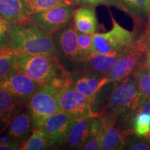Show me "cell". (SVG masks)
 I'll list each match as a JSON object with an SVG mask.
<instances>
[{
  "instance_id": "obj_17",
  "label": "cell",
  "mask_w": 150,
  "mask_h": 150,
  "mask_svg": "<svg viewBox=\"0 0 150 150\" xmlns=\"http://www.w3.org/2000/svg\"><path fill=\"white\" fill-rule=\"evenodd\" d=\"M27 106L22 99L13 94L0 89V123L9 125L13 118Z\"/></svg>"
},
{
  "instance_id": "obj_25",
  "label": "cell",
  "mask_w": 150,
  "mask_h": 150,
  "mask_svg": "<svg viewBox=\"0 0 150 150\" xmlns=\"http://www.w3.org/2000/svg\"><path fill=\"white\" fill-rule=\"evenodd\" d=\"M101 118L100 116L93 117L91 124L90 136L86 143L82 147V150H98L100 149L99 136H100Z\"/></svg>"
},
{
  "instance_id": "obj_26",
  "label": "cell",
  "mask_w": 150,
  "mask_h": 150,
  "mask_svg": "<svg viewBox=\"0 0 150 150\" xmlns=\"http://www.w3.org/2000/svg\"><path fill=\"white\" fill-rule=\"evenodd\" d=\"M132 119L133 131L140 136L147 134L150 129V115L135 111Z\"/></svg>"
},
{
  "instance_id": "obj_19",
  "label": "cell",
  "mask_w": 150,
  "mask_h": 150,
  "mask_svg": "<svg viewBox=\"0 0 150 150\" xmlns=\"http://www.w3.org/2000/svg\"><path fill=\"white\" fill-rule=\"evenodd\" d=\"M32 131L31 117L27 106H26L9 124L7 133L10 139L22 142L29 137Z\"/></svg>"
},
{
  "instance_id": "obj_36",
  "label": "cell",
  "mask_w": 150,
  "mask_h": 150,
  "mask_svg": "<svg viewBox=\"0 0 150 150\" xmlns=\"http://www.w3.org/2000/svg\"><path fill=\"white\" fill-rule=\"evenodd\" d=\"M70 2H71L72 4H76V0H68Z\"/></svg>"
},
{
  "instance_id": "obj_8",
  "label": "cell",
  "mask_w": 150,
  "mask_h": 150,
  "mask_svg": "<svg viewBox=\"0 0 150 150\" xmlns=\"http://www.w3.org/2000/svg\"><path fill=\"white\" fill-rule=\"evenodd\" d=\"M74 4L60 5L30 16L29 20L47 34L53 35L72 21Z\"/></svg>"
},
{
  "instance_id": "obj_30",
  "label": "cell",
  "mask_w": 150,
  "mask_h": 150,
  "mask_svg": "<svg viewBox=\"0 0 150 150\" xmlns=\"http://www.w3.org/2000/svg\"><path fill=\"white\" fill-rule=\"evenodd\" d=\"M11 24L0 16V53L6 50Z\"/></svg>"
},
{
  "instance_id": "obj_33",
  "label": "cell",
  "mask_w": 150,
  "mask_h": 150,
  "mask_svg": "<svg viewBox=\"0 0 150 150\" xmlns=\"http://www.w3.org/2000/svg\"><path fill=\"white\" fill-rule=\"evenodd\" d=\"M142 40L145 42L146 47L147 49V53L150 52V10H149V17H148V23L147 27H146L145 33L142 36H141Z\"/></svg>"
},
{
  "instance_id": "obj_11",
  "label": "cell",
  "mask_w": 150,
  "mask_h": 150,
  "mask_svg": "<svg viewBox=\"0 0 150 150\" xmlns=\"http://www.w3.org/2000/svg\"><path fill=\"white\" fill-rule=\"evenodd\" d=\"M70 76L74 88L89 99L92 106L99 92L110 83L106 75L93 74L82 70L70 72Z\"/></svg>"
},
{
  "instance_id": "obj_31",
  "label": "cell",
  "mask_w": 150,
  "mask_h": 150,
  "mask_svg": "<svg viewBox=\"0 0 150 150\" xmlns=\"http://www.w3.org/2000/svg\"><path fill=\"white\" fill-rule=\"evenodd\" d=\"M22 142L9 139V140H0V150L18 149Z\"/></svg>"
},
{
  "instance_id": "obj_28",
  "label": "cell",
  "mask_w": 150,
  "mask_h": 150,
  "mask_svg": "<svg viewBox=\"0 0 150 150\" xmlns=\"http://www.w3.org/2000/svg\"><path fill=\"white\" fill-rule=\"evenodd\" d=\"M125 131V144L124 149L131 150H148L150 149V146L147 142L140 138L133 130Z\"/></svg>"
},
{
  "instance_id": "obj_24",
  "label": "cell",
  "mask_w": 150,
  "mask_h": 150,
  "mask_svg": "<svg viewBox=\"0 0 150 150\" xmlns=\"http://www.w3.org/2000/svg\"><path fill=\"white\" fill-rule=\"evenodd\" d=\"M24 1L30 16L57 6L72 4L68 0H24Z\"/></svg>"
},
{
  "instance_id": "obj_16",
  "label": "cell",
  "mask_w": 150,
  "mask_h": 150,
  "mask_svg": "<svg viewBox=\"0 0 150 150\" xmlns=\"http://www.w3.org/2000/svg\"><path fill=\"white\" fill-rule=\"evenodd\" d=\"M72 23L79 32L94 34L98 29L95 6L81 5L76 7L72 13Z\"/></svg>"
},
{
  "instance_id": "obj_6",
  "label": "cell",
  "mask_w": 150,
  "mask_h": 150,
  "mask_svg": "<svg viewBox=\"0 0 150 150\" xmlns=\"http://www.w3.org/2000/svg\"><path fill=\"white\" fill-rule=\"evenodd\" d=\"M147 49L143 40L135 39L130 46L125 49L112 69L106 74L110 82L121 81L134 72L137 66L146 59Z\"/></svg>"
},
{
  "instance_id": "obj_7",
  "label": "cell",
  "mask_w": 150,
  "mask_h": 150,
  "mask_svg": "<svg viewBox=\"0 0 150 150\" xmlns=\"http://www.w3.org/2000/svg\"><path fill=\"white\" fill-rule=\"evenodd\" d=\"M56 89L61 111L67 114L73 121L99 116L94 112L89 99L73 85Z\"/></svg>"
},
{
  "instance_id": "obj_9",
  "label": "cell",
  "mask_w": 150,
  "mask_h": 150,
  "mask_svg": "<svg viewBox=\"0 0 150 150\" xmlns=\"http://www.w3.org/2000/svg\"><path fill=\"white\" fill-rule=\"evenodd\" d=\"M56 47V56L60 63H75L78 54L77 31L72 21L52 35Z\"/></svg>"
},
{
  "instance_id": "obj_18",
  "label": "cell",
  "mask_w": 150,
  "mask_h": 150,
  "mask_svg": "<svg viewBox=\"0 0 150 150\" xmlns=\"http://www.w3.org/2000/svg\"><path fill=\"white\" fill-rule=\"evenodd\" d=\"M0 16L10 24H21L30 20L24 0H0Z\"/></svg>"
},
{
  "instance_id": "obj_4",
  "label": "cell",
  "mask_w": 150,
  "mask_h": 150,
  "mask_svg": "<svg viewBox=\"0 0 150 150\" xmlns=\"http://www.w3.org/2000/svg\"><path fill=\"white\" fill-rule=\"evenodd\" d=\"M27 108L31 117L33 130L41 127L49 117L61 110L57 89L51 85H42L30 99Z\"/></svg>"
},
{
  "instance_id": "obj_34",
  "label": "cell",
  "mask_w": 150,
  "mask_h": 150,
  "mask_svg": "<svg viewBox=\"0 0 150 150\" xmlns=\"http://www.w3.org/2000/svg\"><path fill=\"white\" fill-rule=\"evenodd\" d=\"M146 65H147V70L150 74V52L147 53V56H146Z\"/></svg>"
},
{
  "instance_id": "obj_23",
  "label": "cell",
  "mask_w": 150,
  "mask_h": 150,
  "mask_svg": "<svg viewBox=\"0 0 150 150\" xmlns=\"http://www.w3.org/2000/svg\"><path fill=\"white\" fill-rule=\"evenodd\" d=\"M93 34H86L77 31L78 54L76 62L78 64L83 65V63L93 53Z\"/></svg>"
},
{
  "instance_id": "obj_21",
  "label": "cell",
  "mask_w": 150,
  "mask_h": 150,
  "mask_svg": "<svg viewBox=\"0 0 150 150\" xmlns=\"http://www.w3.org/2000/svg\"><path fill=\"white\" fill-rule=\"evenodd\" d=\"M132 74L142 97H150V74L146 65V59L137 66Z\"/></svg>"
},
{
  "instance_id": "obj_1",
  "label": "cell",
  "mask_w": 150,
  "mask_h": 150,
  "mask_svg": "<svg viewBox=\"0 0 150 150\" xmlns=\"http://www.w3.org/2000/svg\"><path fill=\"white\" fill-rule=\"evenodd\" d=\"M15 60L16 70L41 85L62 88L73 84L70 72L60 63L55 54H15Z\"/></svg>"
},
{
  "instance_id": "obj_27",
  "label": "cell",
  "mask_w": 150,
  "mask_h": 150,
  "mask_svg": "<svg viewBox=\"0 0 150 150\" xmlns=\"http://www.w3.org/2000/svg\"><path fill=\"white\" fill-rule=\"evenodd\" d=\"M16 69L15 54L8 50L0 53V81Z\"/></svg>"
},
{
  "instance_id": "obj_29",
  "label": "cell",
  "mask_w": 150,
  "mask_h": 150,
  "mask_svg": "<svg viewBox=\"0 0 150 150\" xmlns=\"http://www.w3.org/2000/svg\"><path fill=\"white\" fill-rule=\"evenodd\" d=\"M76 4L77 6L88 5L93 6L99 5H104L108 7L113 6L128 13L126 7L124 6L121 0H76Z\"/></svg>"
},
{
  "instance_id": "obj_2",
  "label": "cell",
  "mask_w": 150,
  "mask_h": 150,
  "mask_svg": "<svg viewBox=\"0 0 150 150\" xmlns=\"http://www.w3.org/2000/svg\"><path fill=\"white\" fill-rule=\"evenodd\" d=\"M6 50L18 54L56 55L52 35L43 32L30 20L21 24H11Z\"/></svg>"
},
{
  "instance_id": "obj_32",
  "label": "cell",
  "mask_w": 150,
  "mask_h": 150,
  "mask_svg": "<svg viewBox=\"0 0 150 150\" xmlns=\"http://www.w3.org/2000/svg\"><path fill=\"white\" fill-rule=\"evenodd\" d=\"M136 112H145L150 115V97H142Z\"/></svg>"
},
{
  "instance_id": "obj_22",
  "label": "cell",
  "mask_w": 150,
  "mask_h": 150,
  "mask_svg": "<svg viewBox=\"0 0 150 150\" xmlns=\"http://www.w3.org/2000/svg\"><path fill=\"white\" fill-rule=\"evenodd\" d=\"M128 13L134 18H148L150 5L149 0H121Z\"/></svg>"
},
{
  "instance_id": "obj_12",
  "label": "cell",
  "mask_w": 150,
  "mask_h": 150,
  "mask_svg": "<svg viewBox=\"0 0 150 150\" xmlns=\"http://www.w3.org/2000/svg\"><path fill=\"white\" fill-rule=\"evenodd\" d=\"M73 122L70 116L61 110L45 121L41 127L47 137L50 147H61Z\"/></svg>"
},
{
  "instance_id": "obj_5",
  "label": "cell",
  "mask_w": 150,
  "mask_h": 150,
  "mask_svg": "<svg viewBox=\"0 0 150 150\" xmlns=\"http://www.w3.org/2000/svg\"><path fill=\"white\" fill-rule=\"evenodd\" d=\"M112 27L105 33L93 34V53H110L128 47L135 40L134 33L122 27L110 14Z\"/></svg>"
},
{
  "instance_id": "obj_35",
  "label": "cell",
  "mask_w": 150,
  "mask_h": 150,
  "mask_svg": "<svg viewBox=\"0 0 150 150\" xmlns=\"http://www.w3.org/2000/svg\"><path fill=\"white\" fill-rule=\"evenodd\" d=\"M143 136L145 137V140H147V141L150 143V129H149V130L148 131V132L147 133V134H145Z\"/></svg>"
},
{
  "instance_id": "obj_37",
  "label": "cell",
  "mask_w": 150,
  "mask_h": 150,
  "mask_svg": "<svg viewBox=\"0 0 150 150\" xmlns=\"http://www.w3.org/2000/svg\"><path fill=\"white\" fill-rule=\"evenodd\" d=\"M149 5H150V0H149Z\"/></svg>"
},
{
  "instance_id": "obj_14",
  "label": "cell",
  "mask_w": 150,
  "mask_h": 150,
  "mask_svg": "<svg viewBox=\"0 0 150 150\" xmlns=\"http://www.w3.org/2000/svg\"><path fill=\"white\" fill-rule=\"evenodd\" d=\"M125 49L110 53H92L83 63L82 70L106 76L124 53Z\"/></svg>"
},
{
  "instance_id": "obj_3",
  "label": "cell",
  "mask_w": 150,
  "mask_h": 150,
  "mask_svg": "<svg viewBox=\"0 0 150 150\" xmlns=\"http://www.w3.org/2000/svg\"><path fill=\"white\" fill-rule=\"evenodd\" d=\"M141 98V94L131 73L121 81L116 83L100 116H110L117 120L120 117L128 116L136 111Z\"/></svg>"
},
{
  "instance_id": "obj_15",
  "label": "cell",
  "mask_w": 150,
  "mask_h": 150,
  "mask_svg": "<svg viewBox=\"0 0 150 150\" xmlns=\"http://www.w3.org/2000/svg\"><path fill=\"white\" fill-rule=\"evenodd\" d=\"M93 117L83 118L73 122L61 147L67 149H81L91 133Z\"/></svg>"
},
{
  "instance_id": "obj_20",
  "label": "cell",
  "mask_w": 150,
  "mask_h": 150,
  "mask_svg": "<svg viewBox=\"0 0 150 150\" xmlns=\"http://www.w3.org/2000/svg\"><path fill=\"white\" fill-rule=\"evenodd\" d=\"M50 148V142L42 127L34 129L30 136L20 144V150H45Z\"/></svg>"
},
{
  "instance_id": "obj_10",
  "label": "cell",
  "mask_w": 150,
  "mask_h": 150,
  "mask_svg": "<svg viewBox=\"0 0 150 150\" xmlns=\"http://www.w3.org/2000/svg\"><path fill=\"white\" fill-rule=\"evenodd\" d=\"M42 86L16 69L0 81V89L13 94L27 105Z\"/></svg>"
},
{
  "instance_id": "obj_13",
  "label": "cell",
  "mask_w": 150,
  "mask_h": 150,
  "mask_svg": "<svg viewBox=\"0 0 150 150\" xmlns=\"http://www.w3.org/2000/svg\"><path fill=\"white\" fill-rule=\"evenodd\" d=\"M99 143L102 150L124 149L125 131L117 124V118L102 115Z\"/></svg>"
}]
</instances>
